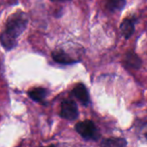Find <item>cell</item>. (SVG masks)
Returning a JSON list of instances; mask_svg holds the SVG:
<instances>
[{
    "mask_svg": "<svg viewBox=\"0 0 147 147\" xmlns=\"http://www.w3.org/2000/svg\"><path fill=\"white\" fill-rule=\"evenodd\" d=\"M28 23L27 15L22 11H16L9 16L3 32L16 39L26 29Z\"/></svg>",
    "mask_w": 147,
    "mask_h": 147,
    "instance_id": "6da1fadb",
    "label": "cell"
},
{
    "mask_svg": "<svg viewBox=\"0 0 147 147\" xmlns=\"http://www.w3.org/2000/svg\"><path fill=\"white\" fill-rule=\"evenodd\" d=\"M75 130L85 140L96 141L101 138L100 132L96 126L93 121L90 120L78 122L75 125Z\"/></svg>",
    "mask_w": 147,
    "mask_h": 147,
    "instance_id": "7a4b0ae2",
    "label": "cell"
},
{
    "mask_svg": "<svg viewBox=\"0 0 147 147\" xmlns=\"http://www.w3.org/2000/svg\"><path fill=\"white\" fill-rule=\"evenodd\" d=\"M59 115L65 120H77L78 117V108L77 103L71 99L63 100L60 105Z\"/></svg>",
    "mask_w": 147,
    "mask_h": 147,
    "instance_id": "3957f363",
    "label": "cell"
},
{
    "mask_svg": "<svg viewBox=\"0 0 147 147\" xmlns=\"http://www.w3.org/2000/svg\"><path fill=\"white\" fill-rule=\"evenodd\" d=\"M71 94L84 106H88L90 103V94L84 84H78L71 90Z\"/></svg>",
    "mask_w": 147,
    "mask_h": 147,
    "instance_id": "277c9868",
    "label": "cell"
},
{
    "mask_svg": "<svg viewBox=\"0 0 147 147\" xmlns=\"http://www.w3.org/2000/svg\"><path fill=\"white\" fill-rule=\"evenodd\" d=\"M52 58L56 63L61 65H72L78 62L77 59H73L70 54H68L63 49L54 50L52 53Z\"/></svg>",
    "mask_w": 147,
    "mask_h": 147,
    "instance_id": "5b68a950",
    "label": "cell"
},
{
    "mask_svg": "<svg viewBox=\"0 0 147 147\" xmlns=\"http://www.w3.org/2000/svg\"><path fill=\"white\" fill-rule=\"evenodd\" d=\"M123 64L125 65V66H127V68L130 69H134V70H138L140 68L141 65H142V61L140 59V57L133 51H129L127 52L123 59Z\"/></svg>",
    "mask_w": 147,
    "mask_h": 147,
    "instance_id": "8992f818",
    "label": "cell"
},
{
    "mask_svg": "<svg viewBox=\"0 0 147 147\" xmlns=\"http://www.w3.org/2000/svg\"><path fill=\"white\" fill-rule=\"evenodd\" d=\"M120 29L121 31V34H122L123 37L125 39H129L133 35V34H134V32L135 30L134 21L129 19V18L124 19L122 21V22L121 23Z\"/></svg>",
    "mask_w": 147,
    "mask_h": 147,
    "instance_id": "52a82bcc",
    "label": "cell"
},
{
    "mask_svg": "<svg viewBox=\"0 0 147 147\" xmlns=\"http://www.w3.org/2000/svg\"><path fill=\"white\" fill-rule=\"evenodd\" d=\"M28 95L30 97V99H32L33 101L36 102H42L47 97V90L43 87L34 88L28 92Z\"/></svg>",
    "mask_w": 147,
    "mask_h": 147,
    "instance_id": "ba28073f",
    "label": "cell"
},
{
    "mask_svg": "<svg viewBox=\"0 0 147 147\" xmlns=\"http://www.w3.org/2000/svg\"><path fill=\"white\" fill-rule=\"evenodd\" d=\"M101 147H127V143L123 138H109L102 140Z\"/></svg>",
    "mask_w": 147,
    "mask_h": 147,
    "instance_id": "9c48e42d",
    "label": "cell"
},
{
    "mask_svg": "<svg viewBox=\"0 0 147 147\" xmlns=\"http://www.w3.org/2000/svg\"><path fill=\"white\" fill-rule=\"evenodd\" d=\"M126 0H107L106 8L111 12H117L122 10L126 6Z\"/></svg>",
    "mask_w": 147,
    "mask_h": 147,
    "instance_id": "30bf717a",
    "label": "cell"
},
{
    "mask_svg": "<svg viewBox=\"0 0 147 147\" xmlns=\"http://www.w3.org/2000/svg\"><path fill=\"white\" fill-rule=\"evenodd\" d=\"M137 134H138L139 140L142 143L147 144V122L142 124L140 127V128L137 132Z\"/></svg>",
    "mask_w": 147,
    "mask_h": 147,
    "instance_id": "8fae6325",
    "label": "cell"
},
{
    "mask_svg": "<svg viewBox=\"0 0 147 147\" xmlns=\"http://www.w3.org/2000/svg\"><path fill=\"white\" fill-rule=\"evenodd\" d=\"M52 2H65V1H67V0H51Z\"/></svg>",
    "mask_w": 147,
    "mask_h": 147,
    "instance_id": "7c38bea8",
    "label": "cell"
},
{
    "mask_svg": "<svg viewBox=\"0 0 147 147\" xmlns=\"http://www.w3.org/2000/svg\"><path fill=\"white\" fill-rule=\"evenodd\" d=\"M42 147H56V146H54V145H50V146H42Z\"/></svg>",
    "mask_w": 147,
    "mask_h": 147,
    "instance_id": "4fadbf2b",
    "label": "cell"
}]
</instances>
